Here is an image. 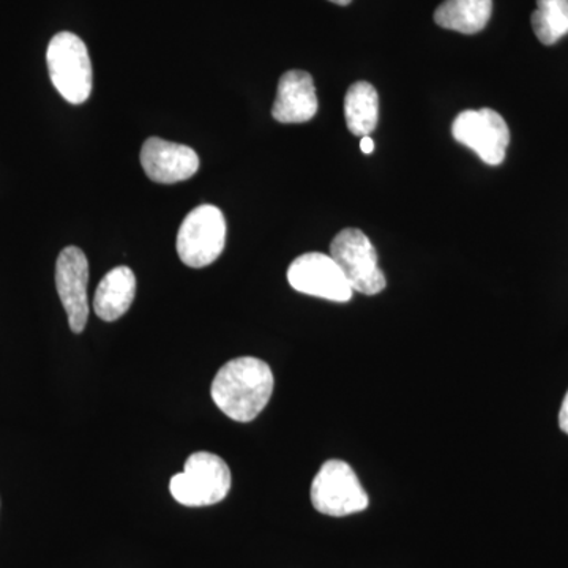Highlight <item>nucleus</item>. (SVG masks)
Here are the masks:
<instances>
[{
  "mask_svg": "<svg viewBox=\"0 0 568 568\" xmlns=\"http://www.w3.org/2000/svg\"><path fill=\"white\" fill-rule=\"evenodd\" d=\"M274 386V373L264 361L239 357L219 369L211 394L224 416L248 424L268 405Z\"/></svg>",
  "mask_w": 568,
  "mask_h": 568,
  "instance_id": "nucleus-1",
  "label": "nucleus"
},
{
  "mask_svg": "<svg viewBox=\"0 0 568 568\" xmlns=\"http://www.w3.org/2000/svg\"><path fill=\"white\" fill-rule=\"evenodd\" d=\"M48 70L54 88L71 104L88 102L92 93V62L88 47L71 32L52 37L47 51Z\"/></svg>",
  "mask_w": 568,
  "mask_h": 568,
  "instance_id": "nucleus-2",
  "label": "nucleus"
},
{
  "mask_svg": "<svg viewBox=\"0 0 568 568\" xmlns=\"http://www.w3.org/2000/svg\"><path fill=\"white\" fill-rule=\"evenodd\" d=\"M171 495L186 507L222 503L231 489V470L224 459L209 452H196L185 462L183 473L170 481Z\"/></svg>",
  "mask_w": 568,
  "mask_h": 568,
  "instance_id": "nucleus-3",
  "label": "nucleus"
},
{
  "mask_svg": "<svg viewBox=\"0 0 568 568\" xmlns=\"http://www.w3.org/2000/svg\"><path fill=\"white\" fill-rule=\"evenodd\" d=\"M226 234L223 212L215 205H200L181 224L178 234L179 257L189 267H207L223 253Z\"/></svg>",
  "mask_w": 568,
  "mask_h": 568,
  "instance_id": "nucleus-4",
  "label": "nucleus"
},
{
  "mask_svg": "<svg viewBox=\"0 0 568 568\" xmlns=\"http://www.w3.org/2000/svg\"><path fill=\"white\" fill-rule=\"evenodd\" d=\"M312 503L320 514L347 517L366 510L369 499L353 467L342 459H328L313 478Z\"/></svg>",
  "mask_w": 568,
  "mask_h": 568,
  "instance_id": "nucleus-5",
  "label": "nucleus"
},
{
  "mask_svg": "<svg viewBox=\"0 0 568 568\" xmlns=\"http://www.w3.org/2000/svg\"><path fill=\"white\" fill-rule=\"evenodd\" d=\"M331 254L355 293L376 295L386 290V275L381 271L372 241L361 230L347 227L335 235Z\"/></svg>",
  "mask_w": 568,
  "mask_h": 568,
  "instance_id": "nucleus-6",
  "label": "nucleus"
},
{
  "mask_svg": "<svg viewBox=\"0 0 568 568\" xmlns=\"http://www.w3.org/2000/svg\"><path fill=\"white\" fill-rule=\"evenodd\" d=\"M455 141L470 149L481 162L497 166L506 160L510 130L499 112L467 110L459 112L452 125Z\"/></svg>",
  "mask_w": 568,
  "mask_h": 568,
  "instance_id": "nucleus-7",
  "label": "nucleus"
},
{
  "mask_svg": "<svg viewBox=\"0 0 568 568\" xmlns=\"http://www.w3.org/2000/svg\"><path fill=\"white\" fill-rule=\"evenodd\" d=\"M287 282L297 293L345 304L353 298V287L331 254L306 253L287 268Z\"/></svg>",
  "mask_w": 568,
  "mask_h": 568,
  "instance_id": "nucleus-8",
  "label": "nucleus"
},
{
  "mask_svg": "<svg viewBox=\"0 0 568 568\" xmlns=\"http://www.w3.org/2000/svg\"><path fill=\"white\" fill-rule=\"evenodd\" d=\"M89 261L78 246H67L55 263V287L67 316L71 332L81 334L89 320Z\"/></svg>",
  "mask_w": 568,
  "mask_h": 568,
  "instance_id": "nucleus-9",
  "label": "nucleus"
},
{
  "mask_svg": "<svg viewBox=\"0 0 568 568\" xmlns=\"http://www.w3.org/2000/svg\"><path fill=\"white\" fill-rule=\"evenodd\" d=\"M141 164L145 175L156 183H178L200 170V156L189 145L152 136L142 144Z\"/></svg>",
  "mask_w": 568,
  "mask_h": 568,
  "instance_id": "nucleus-10",
  "label": "nucleus"
},
{
  "mask_svg": "<svg viewBox=\"0 0 568 568\" xmlns=\"http://www.w3.org/2000/svg\"><path fill=\"white\" fill-rule=\"evenodd\" d=\"M317 112V95L312 74L291 70L283 74L272 115L280 123H305Z\"/></svg>",
  "mask_w": 568,
  "mask_h": 568,
  "instance_id": "nucleus-11",
  "label": "nucleus"
},
{
  "mask_svg": "<svg viewBox=\"0 0 568 568\" xmlns=\"http://www.w3.org/2000/svg\"><path fill=\"white\" fill-rule=\"evenodd\" d=\"M136 295V276L126 265L112 268L103 276L93 297V310L100 320L112 323L125 315Z\"/></svg>",
  "mask_w": 568,
  "mask_h": 568,
  "instance_id": "nucleus-12",
  "label": "nucleus"
},
{
  "mask_svg": "<svg viewBox=\"0 0 568 568\" xmlns=\"http://www.w3.org/2000/svg\"><path fill=\"white\" fill-rule=\"evenodd\" d=\"M493 0H446L437 7L435 21L448 31L474 36L487 28Z\"/></svg>",
  "mask_w": 568,
  "mask_h": 568,
  "instance_id": "nucleus-13",
  "label": "nucleus"
},
{
  "mask_svg": "<svg viewBox=\"0 0 568 568\" xmlns=\"http://www.w3.org/2000/svg\"><path fill=\"white\" fill-rule=\"evenodd\" d=\"M347 129L354 136H369L379 121V97L369 82L358 81L351 85L345 99Z\"/></svg>",
  "mask_w": 568,
  "mask_h": 568,
  "instance_id": "nucleus-14",
  "label": "nucleus"
},
{
  "mask_svg": "<svg viewBox=\"0 0 568 568\" xmlns=\"http://www.w3.org/2000/svg\"><path fill=\"white\" fill-rule=\"evenodd\" d=\"M530 22L541 43H558L568 33V0H537Z\"/></svg>",
  "mask_w": 568,
  "mask_h": 568,
  "instance_id": "nucleus-15",
  "label": "nucleus"
},
{
  "mask_svg": "<svg viewBox=\"0 0 568 568\" xmlns=\"http://www.w3.org/2000/svg\"><path fill=\"white\" fill-rule=\"evenodd\" d=\"M559 426L560 429L568 435V392L566 398H564L562 407H560Z\"/></svg>",
  "mask_w": 568,
  "mask_h": 568,
  "instance_id": "nucleus-16",
  "label": "nucleus"
},
{
  "mask_svg": "<svg viewBox=\"0 0 568 568\" xmlns=\"http://www.w3.org/2000/svg\"><path fill=\"white\" fill-rule=\"evenodd\" d=\"M361 149L362 152L365 153V155H369V153H373V151H375V141H373L372 138L369 136L362 138Z\"/></svg>",
  "mask_w": 568,
  "mask_h": 568,
  "instance_id": "nucleus-17",
  "label": "nucleus"
},
{
  "mask_svg": "<svg viewBox=\"0 0 568 568\" xmlns=\"http://www.w3.org/2000/svg\"><path fill=\"white\" fill-rule=\"evenodd\" d=\"M328 2H334L336 3V6L345 7L349 6V3L353 2V0H328Z\"/></svg>",
  "mask_w": 568,
  "mask_h": 568,
  "instance_id": "nucleus-18",
  "label": "nucleus"
}]
</instances>
